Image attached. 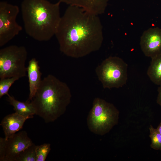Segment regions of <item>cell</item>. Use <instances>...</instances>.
<instances>
[{
  "label": "cell",
  "instance_id": "6da1fadb",
  "mask_svg": "<svg viewBox=\"0 0 161 161\" xmlns=\"http://www.w3.org/2000/svg\"><path fill=\"white\" fill-rule=\"evenodd\" d=\"M55 35L60 51L75 58L99 50L103 41L98 15L72 5H69L61 17Z\"/></svg>",
  "mask_w": 161,
  "mask_h": 161
},
{
  "label": "cell",
  "instance_id": "7a4b0ae2",
  "mask_svg": "<svg viewBox=\"0 0 161 161\" xmlns=\"http://www.w3.org/2000/svg\"><path fill=\"white\" fill-rule=\"evenodd\" d=\"M58 1L52 3L47 0H23L21 10L25 30L34 39L49 40L55 35L61 17Z\"/></svg>",
  "mask_w": 161,
  "mask_h": 161
},
{
  "label": "cell",
  "instance_id": "3957f363",
  "mask_svg": "<svg viewBox=\"0 0 161 161\" xmlns=\"http://www.w3.org/2000/svg\"><path fill=\"white\" fill-rule=\"evenodd\" d=\"M71 97L66 83L49 74L41 80L29 103L34 108L35 114L49 123L55 121L65 113Z\"/></svg>",
  "mask_w": 161,
  "mask_h": 161
},
{
  "label": "cell",
  "instance_id": "277c9868",
  "mask_svg": "<svg viewBox=\"0 0 161 161\" xmlns=\"http://www.w3.org/2000/svg\"><path fill=\"white\" fill-rule=\"evenodd\" d=\"M118 114V110L113 104L96 98L87 119L89 128L95 134H104L117 124Z\"/></svg>",
  "mask_w": 161,
  "mask_h": 161
},
{
  "label": "cell",
  "instance_id": "5b68a950",
  "mask_svg": "<svg viewBox=\"0 0 161 161\" xmlns=\"http://www.w3.org/2000/svg\"><path fill=\"white\" fill-rule=\"evenodd\" d=\"M128 65L121 58L110 56L96 68L95 72L104 89L118 88L126 84Z\"/></svg>",
  "mask_w": 161,
  "mask_h": 161
},
{
  "label": "cell",
  "instance_id": "8992f818",
  "mask_svg": "<svg viewBox=\"0 0 161 161\" xmlns=\"http://www.w3.org/2000/svg\"><path fill=\"white\" fill-rule=\"evenodd\" d=\"M27 52L23 46L11 45L0 50V78L26 76Z\"/></svg>",
  "mask_w": 161,
  "mask_h": 161
},
{
  "label": "cell",
  "instance_id": "52a82bcc",
  "mask_svg": "<svg viewBox=\"0 0 161 161\" xmlns=\"http://www.w3.org/2000/svg\"><path fill=\"white\" fill-rule=\"evenodd\" d=\"M18 7L5 1L0 2V47L8 43L19 34L22 27L16 21Z\"/></svg>",
  "mask_w": 161,
  "mask_h": 161
},
{
  "label": "cell",
  "instance_id": "ba28073f",
  "mask_svg": "<svg viewBox=\"0 0 161 161\" xmlns=\"http://www.w3.org/2000/svg\"><path fill=\"white\" fill-rule=\"evenodd\" d=\"M140 45L147 57L151 58L161 54V28L151 27L144 32L140 38Z\"/></svg>",
  "mask_w": 161,
  "mask_h": 161
},
{
  "label": "cell",
  "instance_id": "9c48e42d",
  "mask_svg": "<svg viewBox=\"0 0 161 161\" xmlns=\"http://www.w3.org/2000/svg\"><path fill=\"white\" fill-rule=\"evenodd\" d=\"M6 140L4 161H14L20 153L33 143L27 132L24 131L16 133Z\"/></svg>",
  "mask_w": 161,
  "mask_h": 161
},
{
  "label": "cell",
  "instance_id": "30bf717a",
  "mask_svg": "<svg viewBox=\"0 0 161 161\" xmlns=\"http://www.w3.org/2000/svg\"><path fill=\"white\" fill-rule=\"evenodd\" d=\"M29 119L16 112L5 116L0 124L5 135V138L7 139L21 130L25 121Z\"/></svg>",
  "mask_w": 161,
  "mask_h": 161
},
{
  "label": "cell",
  "instance_id": "8fae6325",
  "mask_svg": "<svg viewBox=\"0 0 161 161\" xmlns=\"http://www.w3.org/2000/svg\"><path fill=\"white\" fill-rule=\"evenodd\" d=\"M109 0H59L69 5L78 7L89 13L99 15L103 13Z\"/></svg>",
  "mask_w": 161,
  "mask_h": 161
},
{
  "label": "cell",
  "instance_id": "7c38bea8",
  "mask_svg": "<svg viewBox=\"0 0 161 161\" xmlns=\"http://www.w3.org/2000/svg\"><path fill=\"white\" fill-rule=\"evenodd\" d=\"M38 61L35 58L29 62L27 68L29 82L30 93L26 102L29 103L35 95L41 81L42 75L40 71Z\"/></svg>",
  "mask_w": 161,
  "mask_h": 161
},
{
  "label": "cell",
  "instance_id": "4fadbf2b",
  "mask_svg": "<svg viewBox=\"0 0 161 161\" xmlns=\"http://www.w3.org/2000/svg\"><path fill=\"white\" fill-rule=\"evenodd\" d=\"M7 95V100L13 106L16 112L29 119L32 118L35 114V110L30 103L18 101L9 94Z\"/></svg>",
  "mask_w": 161,
  "mask_h": 161
},
{
  "label": "cell",
  "instance_id": "5bb4252c",
  "mask_svg": "<svg viewBox=\"0 0 161 161\" xmlns=\"http://www.w3.org/2000/svg\"><path fill=\"white\" fill-rule=\"evenodd\" d=\"M147 74L152 82L161 85V54L151 58Z\"/></svg>",
  "mask_w": 161,
  "mask_h": 161
},
{
  "label": "cell",
  "instance_id": "9a60e30c",
  "mask_svg": "<svg viewBox=\"0 0 161 161\" xmlns=\"http://www.w3.org/2000/svg\"><path fill=\"white\" fill-rule=\"evenodd\" d=\"M36 146L33 143L20 153L14 161H36Z\"/></svg>",
  "mask_w": 161,
  "mask_h": 161
},
{
  "label": "cell",
  "instance_id": "2e32d148",
  "mask_svg": "<svg viewBox=\"0 0 161 161\" xmlns=\"http://www.w3.org/2000/svg\"><path fill=\"white\" fill-rule=\"evenodd\" d=\"M150 137L151 140V147L156 150L161 151V134L157 129L151 125L149 128Z\"/></svg>",
  "mask_w": 161,
  "mask_h": 161
},
{
  "label": "cell",
  "instance_id": "e0dca14e",
  "mask_svg": "<svg viewBox=\"0 0 161 161\" xmlns=\"http://www.w3.org/2000/svg\"><path fill=\"white\" fill-rule=\"evenodd\" d=\"M19 78L17 77L6 78L0 79V98L5 95H7L9 89L15 81Z\"/></svg>",
  "mask_w": 161,
  "mask_h": 161
},
{
  "label": "cell",
  "instance_id": "ac0fdd59",
  "mask_svg": "<svg viewBox=\"0 0 161 161\" xmlns=\"http://www.w3.org/2000/svg\"><path fill=\"white\" fill-rule=\"evenodd\" d=\"M49 143H44L39 145H36L35 152L36 161H44L51 150Z\"/></svg>",
  "mask_w": 161,
  "mask_h": 161
},
{
  "label": "cell",
  "instance_id": "d6986e66",
  "mask_svg": "<svg viewBox=\"0 0 161 161\" xmlns=\"http://www.w3.org/2000/svg\"><path fill=\"white\" fill-rule=\"evenodd\" d=\"M7 140L5 138H0V161H4V158Z\"/></svg>",
  "mask_w": 161,
  "mask_h": 161
},
{
  "label": "cell",
  "instance_id": "ffe728a7",
  "mask_svg": "<svg viewBox=\"0 0 161 161\" xmlns=\"http://www.w3.org/2000/svg\"><path fill=\"white\" fill-rule=\"evenodd\" d=\"M158 94L157 99V103L161 106V85L160 86L158 89Z\"/></svg>",
  "mask_w": 161,
  "mask_h": 161
},
{
  "label": "cell",
  "instance_id": "44dd1931",
  "mask_svg": "<svg viewBox=\"0 0 161 161\" xmlns=\"http://www.w3.org/2000/svg\"><path fill=\"white\" fill-rule=\"evenodd\" d=\"M157 129L159 131V132H160V133L161 134V121L158 126Z\"/></svg>",
  "mask_w": 161,
  "mask_h": 161
}]
</instances>
